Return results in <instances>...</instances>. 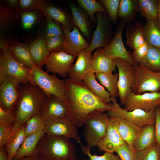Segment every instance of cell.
Returning a JSON list of instances; mask_svg holds the SVG:
<instances>
[{
	"mask_svg": "<svg viewBox=\"0 0 160 160\" xmlns=\"http://www.w3.org/2000/svg\"><path fill=\"white\" fill-rule=\"evenodd\" d=\"M20 95L15 107V120L13 127H19L34 115L41 113L47 96L37 85L21 84Z\"/></svg>",
	"mask_w": 160,
	"mask_h": 160,
	"instance_id": "2",
	"label": "cell"
},
{
	"mask_svg": "<svg viewBox=\"0 0 160 160\" xmlns=\"http://www.w3.org/2000/svg\"><path fill=\"white\" fill-rule=\"evenodd\" d=\"M69 6L74 25L86 38L89 39L90 37L92 25L88 15L78 4L71 2Z\"/></svg>",
	"mask_w": 160,
	"mask_h": 160,
	"instance_id": "20",
	"label": "cell"
},
{
	"mask_svg": "<svg viewBox=\"0 0 160 160\" xmlns=\"http://www.w3.org/2000/svg\"><path fill=\"white\" fill-rule=\"evenodd\" d=\"M13 124L0 125V148L4 147L12 132Z\"/></svg>",
	"mask_w": 160,
	"mask_h": 160,
	"instance_id": "48",
	"label": "cell"
},
{
	"mask_svg": "<svg viewBox=\"0 0 160 160\" xmlns=\"http://www.w3.org/2000/svg\"><path fill=\"white\" fill-rule=\"evenodd\" d=\"M72 160H76V159H73ZM90 160L89 159H86V160Z\"/></svg>",
	"mask_w": 160,
	"mask_h": 160,
	"instance_id": "55",
	"label": "cell"
},
{
	"mask_svg": "<svg viewBox=\"0 0 160 160\" xmlns=\"http://www.w3.org/2000/svg\"><path fill=\"white\" fill-rule=\"evenodd\" d=\"M21 84L17 79L11 76L5 77L0 82V107L14 114L19 98Z\"/></svg>",
	"mask_w": 160,
	"mask_h": 160,
	"instance_id": "10",
	"label": "cell"
},
{
	"mask_svg": "<svg viewBox=\"0 0 160 160\" xmlns=\"http://www.w3.org/2000/svg\"><path fill=\"white\" fill-rule=\"evenodd\" d=\"M135 81L131 92L138 95L146 92H158L160 90V72H155L141 64L134 66Z\"/></svg>",
	"mask_w": 160,
	"mask_h": 160,
	"instance_id": "7",
	"label": "cell"
},
{
	"mask_svg": "<svg viewBox=\"0 0 160 160\" xmlns=\"http://www.w3.org/2000/svg\"><path fill=\"white\" fill-rule=\"evenodd\" d=\"M111 109L108 111L109 116L126 120L141 127L146 125L154 124L156 115L155 109L147 112L140 109L127 111L121 108L116 97H111Z\"/></svg>",
	"mask_w": 160,
	"mask_h": 160,
	"instance_id": "6",
	"label": "cell"
},
{
	"mask_svg": "<svg viewBox=\"0 0 160 160\" xmlns=\"http://www.w3.org/2000/svg\"><path fill=\"white\" fill-rule=\"evenodd\" d=\"M160 146L156 142L148 148L135 151V160H160Z\"/></svg>",
	"mask_w": 160,
	"mask_h": 160,
	"instance_id": "38",
	"label": "cell"
},
{
	"mask_svg": "<svg viewBox=\"0 0 160 160\" xmlns=\"http://www.w3.org/2000/svg\"><path fill=\"white\" fill-rule=\"evenodd\" d=\"M83 153L89 158L90 160H121L118 155H114L113 153L105 152L101 156L95 154H92L90 152V148L87 146L85 147L80 144Z\"/></svg>",
	"mask_w": 160,
	"mask_h": 160,
	"instance_id": "44",
	"label": "cell"
},
{
	"mask_svg": "<svg viewBox=\"0 0 160 160\" xmlns=\"http://www.w3.org/2000/svg\"><path fill=\"white\" fill-rule=\"evenodd\" d=\"M15 120L13 113L5 110L0 107V125L13 124Z\"/></svg>",
	"mask_w": 160,
	"mask_h": 160,
	"instance_id": "49",
	"label": "cell"
},
{
	"mask_svg": "<svg viewBox=\"0 0 160 160\" xmlns=\"http://www.w3.org/2000/svg\"><path fill=\"white\" fill-rule=\"evenodd\" d=\"M17 160H44L38 154L28 156Z\"/></svg>",
	"mask_w": 160,
	"mask_h": 160,
	"instance_id": "52",
	"label": "cell"
},
{
	"mask_svg": "<svg viewBox=\"0 0 160 160\" xmlns=\"http://www.w3.org/2000/svg\"><path fill=\"white\" fill-rule=\"evenodd\" d=\"M21 20L23 28L25 29H30L36 21L37 15L36 11H24L20 12Z\"/></svg>",
	"mask_w": 160,
	"mask_h": 160,
	"instance_id": "46",
	"label": "cell"
},
{
	"mask_svg": "<svg viewBox=\"0 0 160 160\" xmlns=\"http://www.w3.org/2000/svg\"><path fill=\"white\" fill-rule=\"evenodd\" d=\"M83 81L98 98L108 103L111 102V97L109 92L97 81L95 73L90 71L84 76Z\"/></svg>",
	"mask_w": 160,
	"mask_h": 160,
	"instance_id": "30",
	"label": "cell"
},
{
	"mask_svg": "<svg viewBox=\"0 0 160 160\" xmlns=\"http://www.w3.org/2000/svg\"><path fill=\"white\" fill-rule=\"evenodd\" d=\"M0 160H11L5 151L4 147L0 148Z\"/></svg>",
	"mask_w": 160,
	"mask_h": 160,
	"instance_id": "53",
	"label": "cell"
},
{
	"mask_svg": "<svg viewBox=\"0 0 160 160\" xmlns=\"http://www.w3.org/2000/svg\"><path fill=\"white\" fill-rule=\"evenodd\" d=\"M138 0H120L118 18L127 24L133 22L138 12Z\"/></svg>",
	"mask_w": 160,
	"mask_h": 160,
	"instance_id": "28",
	"label": "cell"
},
{
	"mask_svg": "<svg viewBox=\"0 0 160 160\" xmlns=\"http://www.w3.org/2000/svg\"><path fill=\"white\" fill-rule=\"evenodd\" d=\"M47 1L44 0H20L19 9L20 13L24 11H41L43 13Z\"/></svg>",
	"mask_w": 160,
	"mask_h": 160,
	"instance_id": "40",
	"label": "cell"
},
{
	"mask_svg": "<svg viewBox=\"0 0 160 160\" xmlns=\"http://www.w3.org/2000/svg\"><path fill=\"white\" fill-rule=\"evenodd\" d=\"M77 4L87 13L91 21L95 23L96 13L100 12L107 13V11L103 4L98 0H77Z\"/></svg>",
	"mask_w": 160,
	"mask_h": 160,
	"instance_id": "35",
	"label": "cell"
},
{
	"mask_svg": "<svg viewBox=\"0 0 160 160\" xmlns=\"http://www.w3.org/2000/svg\"><path fill=\"white\" fill-rule=\"evenodd\" d=\"M45 121L41 113L36 114L25 123V137L44 128Z\"/></svg>",
	"mask_w": 160,
	"mask_h": 160,
	"instance_id": "39",
	"label": "cell"
},
{
	"mask_svg": "<svg viewBox=\"0 0 160 160\" xmlns=\"http://www.w3.org/2000/svg\"><path fill=\"white\" fill-rule=\"evenodd\" d=\"M115 118L117 128L121 137L134 149L135 143L140 135L142 127L126 120Z\"/></svg>",
	"mask_w": 160,
	"mask_h": 160,
	"instance_id": "21",
	"label": "cell"
},
{
	"mask_svg": "<svg viewBox=\"0 0 160 160\" xmlns=\"http://www.w3.org/2000/svg\"><path fill=\"white\" fill-rule=\"evenodd\" d=\"M104 6L112 23L117 22L120 0H100Z\"/></svg>",
	"mask_w": 160,
	"mask_h": 160,
	"instance_id": "41",
	"label": "cell"
},
{
	"mask_svg": "<svg viewBox=\"0 0 160 160\" xmlns=\"http://www.w3.org/2000/svg\"><path fill=\"white\" fill-rule=\"evenodd\" d=\"M64 35L45 39L47 47L50 53L64 52Z\"/></svg>",
	"mask_w": 160,
	"mask_h": 160,
	"instance_id": "42",
	"label": "cell"
},
{
	"mask_svg": "<svg viewBox=\"0 0 160 160\" xmlns=\"http://www.w3.org/2000/svg\"><path fill=\"white\" fill-rule=\"evenodd\" d=\"M46 134L44 128L25 137L17 152L14 160L38 154L36 147L39 141Z\"/></svg>",
	"mask_w": 160,
	"mask_h": 160,
	"instance_id": "25",
	"label": "cell"
},
{
	"mask_svg": "<svg viewBox=\"0 0 160 160\" xmlns=\"http://www.w3.org/2000/svg\"><path fill=\"white\" fill-rule=\"evenodd\" d=\"M44 129L48 135L72 139L81 143L76 126L68 116L45 121Z\"/></svg>",
	"mask_w": 160,
	"mask_h": 160,
	"instance_id": "13",
	"label": "cell"
},
{
	"mask_svg": "<svg viewBox=\"0 0 160 160\" xmlns=\"http://www.w3.org/2000/svg\"><path fill=\"white\" fill-rule=\"evenodd\" d=\"M124 105V108L127 111L140 109L150 112L160 105V92H145L136 95L131 92L127 95Z\"/></svg>",
	"mask_w": 160,
	"mask_h": 160,
	"instance_id": "14",
	"label": "cell"
},
{
	"mask_svg": "<svg viewBox=\"0 0 160 160\" xmlns=\"http://www.w3.org/2000/svg\"><path fill=\"white\" fill-rule=\"evenodd\" d=\"M25 138V123L17 127H12V133L4 147L11 160H14Z\"/></svg>",
	"mask_w": 160,
	"mask_h": 160,
	"instance_id": "24",
	"label": "cell"
},
{
	"mask_svg": "<svg viewBox=\"0 0 160 160\" xmlns=\"http://www.w3.org/2000/svg\"></svg>",
	"mask_w": 160,
	"mask_h": 160,
	"instance_id": "57",
	"label": "cell"
},
{
	"mask_svg": "<svg viewBox=\"0 0 160 160\" xmlns=\"http://www.w3.org/2000/svg\"><path fill=\"white\" fill-rule=\"evenodd\" d=\"M127 24L125 21L121 20L110 44L106 47L98 49L114 59H124L130 63L134 66H136L138 65L134 60L132 53L126 49L122 40L123 31Z\"/></svg>",
	"mask_w": 160,
	"mask_h": 160,
	"instance_id": "11",
	"label": "cell"
},
{
	"mask_svg": "<svg viewBox=\"0 0 160 160\" xmlns=\"http://www.w3.org/2000/svg\"><path fill=\"white\" fill-rule=\"evenodd\" d=\"M76 58L64 52H51L44 62L46 71L66 78L71 65Z\"/></svg>",
	"mask_w": 160,
	"mask_h": 160,
	"instance_id": "15",
	"label": "cell"
},
{
	"mask_svg": "<svg viewBox=\"0 0 160 160\" xmlns=\"http://www.w3.org/2000/svg\"><path fill=\"white\" fill-rule=\"evenodd\" d=\"M149 45L146 42L133 50L132 57L138 65L142 64L147 55Z\"/></svg>",
	"mask_w": 160,
	"mask_h": 160,
	"instance_id": "47",
	"label": "cell"
},
{
	"mask_svg": "<svg viewBox=\"0 0 160 160\" xmlns=\"http://www.w3.org/2000/svg\"><path fill=\"white\" fill-rule=\"evenodd\" d=\"M156 119L154 124L155 134L157 143L160 146V106L155 109Z\"/></svg>",
	"mask_w": 160,
	"mask_h": 160,
	"instance_id": "50",
	"label": "cell"
},
{
	"mask_svg": "<svg viewBox=\"0 0 160 160\" xmlns=\"http://www.w3.org/2000/svg\"><path fill=\"white\" fill-rule=\"evenodd\" d=\"M158 21L160 23V0H159V9L158 15Z\"/></svg>",
	"mask_w": 160,
	"mask_h": 160,
	"instance_id": "54",
	"label": "cell"
},
{
	"mask_svg": "<svg viewBox=\"0 0 160 160\" xmlns=\"http://www.w3.org/2000/svg\"><path fill=\"white\" fill-rule=\"evenodd\" d=\"M0 82L6 77L11 76L18 79L21 84L29 83L30 69L22 65L12 55L9 45L0 39Z\"/></svg>",
	"mask_w": 160,
	"mask_h": 160,
	"instance_id": "4",
	"label": "cell"
},
{
	"mask_svg": "<svg viewBox=\"0 0 160 160\" xmlns=\"http://www.w3.org/2000/svg\"><path fill=\"white\" fill-rule=\"evenodd\" d=\"M159 106H160V105Z\"/></svg>",
	"mask_w": 160,
	"mask_h": 160,
	"instance_id": "56",
	"label": "cell"
},
{
	"mask_svg": "<svg viewBox=\"0 0 160 160\" xmlns=\"http://www.w3.org/2000/svg\"><path fill=\"white\" fill-rule=\"evenodd\" d=\"M138 12L147 21L158 20L159 0H138Z\"/></svg>",
	"mask_w": 160,
	"mask_h": 160,
	"instance_id": "33",
	"label": "cell"
},
{
	"mask_svg": "<svg viewBox=\"0 0 160 160\" xmlns=\"http://www.w3.org/2000/svg\"><path fill=\"white\" fill-rule=\"evenodd\" d=\"M47 20L46 38L64 36V34L61 25L49 17L45 16Z\"/></svg>",
	"mask_w": 160,
	"mask_h": 160,
	"instance_id": "43",
	"label": "cell"
},
{
	"mask_svg": "<svg viewBox=\"0 0 160 160\" xmlns=\"http://www.w3.org/2000/svg\"><path fill=\"white\" fill-rule=\"evenodd\" d=\"M29 45L30 53L35 65L41 68L50 54L47 47L45 39L38 36Z\"/></svg>",
	"mask_w": 160,
	"mask_h": 160,
	"instance_id": "26",
	"label": "cell"
},
{
	"mask_svg": "<svg viewBox=\"0 0 160 160\" xmlns=\"http://www.w3.org/2000/svg\"><path fill=\"white\" fill-rule=\"evenodd\" d=\"M29 83L37 85L47 97L53 95L64 100L65 93V80L55 75H51L41 68L34 66L30 69Z\"/></svg>",
	"mask_w": 160,
	"mask_h": 160,
	"instance_id": "5",
	"label": "cell"
},
{
	"mask_svg": "<svg viewBox=\"0 0 160 160\" xmlns=\"http://www.w3.org/2000/svg\"><path fill=\"white\" fill-rule=\"evenodd\" d=\"M65 82L63 101L68 117L76 126H82L89 119L111 110L110 104L97 97L83 81H77L69 78Z\"/></svg>",
	"mask_w": 160,
	"mask_h": 160,
	"instance_id": "1",
	"label": "cell"
},
{
	"mask_svg": "<svg viewBox=\"0 0 160 160\" xmlns=\"http://www.w3.org/2000/svg\"><path fill=\"white\" fill-rule=\"evenodd\" d=\"M41 114L45 121L68 116V112L64 101L56 96L51 95L47 97Z\"/></svg>",
	"mask_w": 160,
	"mask_h": 160,
	"instance_id": "19",
	"label": "cell"
},
{
	"mask_svg": "<svg viewBox=\"0 0 160 160\" xmlns=\"http://www.w3.org/2000/svg\"><path fill=\"white\" fill-rule=\"evenodd\" d=\"M116 67L115 59L105 54L98 49L92 55L91 71L94 73H112Z\"/></svg>",
	"mask_w": 160,
	"mask_h": 160,
	"instance_id": "22",
	"label": "cell"
},
{
	"mask_svg": "<svg viewBox=\"0 0 160 160\" xmlns=\"http://www.w3.org/2000/svg\"><path fill=\"white\" fill-rule=\"evenodd\" d=\"M95 76L102 85L107 89L111 97L118 96V73L113 74L112 73H97Z\"/></svg>",
	"mask_w": 160,
	"mask_h": 160,
	"instance_id": "34",
	"label": "cell"
},
{
	"mask_svg": "<svg viewBox=\"0 0 160 160\" xmlns=\"http://www.w3.org/2000/svg\"><path fill=\"white\" fill-rule=\"evenodd\" d=\"M109 120L108 113L104 112L87 120L83 134L87 146L91 148L97 146L105 135Z\"/></svg>",
	"mask_w": 160,
	"mask_h": 160,
	"instance_id": "9",
	"label": "cell"
},
{
	"mask_svg": "<svg viewBox=\"0 0 160 160\" xmlns=\"http://www.w3.org/2000/svg\"><path fill=\"white\" fill-rule=\"evenodd\" d=\"M9 9L6 5L1 4L0 6V32L12 26L18 20L19 13Z\"/></svg>",
	"mask_w": 160,
	"mask_h": 160,
	"instance_id": "36",
	"label": "cell"
},
{
	"mask_svg": "<svg viewBox=\"0 0 160 160\" xmlns=\"http://www.w3.org/2000/svg\"><path fill=\"white\" fill-rule=\"evenodd\" d=\"M97 25L89 46L85 50L92 53L95 49L106 47L111 41L114 34L112 22L106 13H95Z\"/></svg>",
	"mask_w": 160,
	"mask_h": 160,
	"instance_id": "8",
	"label": "cell"
},
{
	"mask_svg": "<svg viewBox=\"0 0 160 160\" xmlns=\"http://www.w3.org/2000/svg\"><path fill=\"white\" fill-rule=\"evenodd\" d=\"M126 45L133 50L145 42L143 25L140 22L134 21L125 29Z\"/></svg>",
	"mask_w": 160,
	"mask_h": 160,
	"instance_id": "23",
	"label": "cell"
},
{
	"mask_svg": "<svg viewBox=\"0 0 160 160\" xmlns=\"http://www.w3.org/2000/svg\"><path fill=\"white\" fill-rule=\"evenodd\" d=\"M92 55L85 50L80 52L69 70V78L77 81H83L84 76L91 71Z\"/></svg>",
	"mask_w": 160,
	"mask_h": 160,
	"instance_id": "18",
	"label": "cell"
},
{
	"mask_svg": "<svg viewBox=\"0 0 160 160\" xmlns=\"http://www.w3.org/2000/svg\"><path fill=\"white\" fill-rule=\"evenodd\" d=\"M115 59L119 71L118 97L121 104L124 105L127 95L132 92L135 84V72L134 66L129 62L120 58Z\"/></svg>",
	"mask_w": 160,
	"mask_h": 160,
	"instance_id": "12",
	"label": "cell"
},
{
	"mask_svg": "<svg viewBox=\"0 0 160 160\" xmlns=\"http://www.w3.org/2000/svg\"><path fill=\"white\" fill-rule=\"evenodd\" d=\"M4 1L6 3V5L9 9L20 13L19 9V0H4Z\"/></svg>",
	"mask_w": 160,
	"mask_h": 160,
	"instance_id": "51",
	"label": "cell"
},
{
	"mask_svg": "<svg viewBox=\"0 0 160 160\" xmlns=\"http://www.w3.org/2000/svg\"><path fill=\"white\" fill-rule=\"evenodd\" d=\"M36 151L44 160L76 159L75 146L66 137H52L45 134L38 143Z\"/></svg>",
	"mask_w": 160,
	"mask_h": 160,
	"instance_id": "3",
	"label": "cell"
},
{
	"mask_svg": "<svg viewBox=\"0 0 160 160\" xmlns=\"http://www.w3.org/2000/svg\"><path fill=\"white\" fill-rule=\"evenodd\" d=\"M9 46L14 57L23 65L30 69L35 66L30 53L29 44L15 42Z\"/></svg>",
	"mask_w": 160,
	"mask_h": 160,
	"instance_id": "29",
	"label": "cell"
},
{
	"mask_svg": "<svg viewBox=\"0 0 160 160\" xmlns=\"http://www.w3.org/2000/svg\"><path fill=\"white\" fill-rule=\"evenodd\" d=\"M115 152L121 160H135V151L125 142L117 147Z\"/></svg>",
	"mask_w": 160,
	"mask_h": 160,
	"instance_id": "45",
	"label": "cell"
},
{
	"mask_svg": "<svg viewBox=\"0 0 160 160\" xmlns=\"http://www.w3.org/2000/svg\"><path fill=\"white\" fill-rule=\"evenodd\" d=\"M125 142L118 130L115 118L109 116L105 133L97 145L99 150L100 151L113 153L117 147Z\"/></svg>",
	"mask_w": 160,
	"mask_h": 160,
	"instance_id": "17",
	"label": "cell"
},
{
	"mask_svg": "<svg viewBox=\"0 0 160 160\" xmlns=\"http://www.w3.org/2000/svg\"><path fill=\"white\" fill-rule=\"evenodd\" d=\"M142 64L153 71L160 72V48L149 45L147 55Z\"/></svg>",
	"mask_w": 160,
	"mask_h": 160,
	"instance_id": "37",
	"label": "cell"
},
{
	"mask_svg": "<svg viewBox=\"0 0 160 160\" xmlns=\"http://www.w3.org/2000/svg\"><path fill=\"white\" fill-rule=\"evenodd\" d=\"M156 142L154 124L146 125L142 127L140 135L135 143L134 149L135 151L144 150Z\"/></svg>",
	"mask_w": 160,
	"mask_h": 160,
	"instance_id": "31",
	"label": "cell"
},
{
	"mask_svg": "<svg viewBox=\"0 0 160 160\" xmlns=\"http://www.w3.org/2000/svg\"><path fill=\"white\" fill-rule=\"evenodd\" d=\"M61 26L65 38L64 52L77 57L79 53L87 49L90 44L84 38L75 25L72 31Z\"/></svg>",
	"mask_w": 160,
	"mask_h": 160,
	"instance_id": "16",
	"label": "cell"
},
{
	"mask_svg": "<svg viewBox=\"0 0 160 160\" xmlns=\"http://www.w3.org/2000/svg\"><path fill=\"white\" fill-rule=\"evenodd\" d=\"M145 42L149 45L160 48V23L147 21L143 25Z\"/></svg>",
	"mask_w": 160,
	"mask_h": 160,
	"instance_id": "32",
	"label": "cell"
},
{
	"mask_svg": "<svg viewBox=\"0 0 160 160\" xmlns=\"http://www.w3.org/2000/svg\"><path fill=\"white\" fill-rule=\"evenodd\" d=\"M43 14L70 30L73 29L74 24L72 15L59 7L47 4Z\"/></svg>",
	"mask_w": 160,
	"mask_h": 160,
	"instance_id": "27",
	"label": "cell"
}]
</instances>
